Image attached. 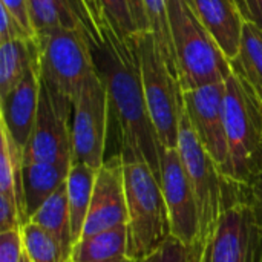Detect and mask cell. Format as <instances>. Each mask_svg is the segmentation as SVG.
<instances>
[{
  "mask_svg": "<svg viewBox=\"0 0 262 262\" xmlns=\"http://www.w3.org/2000/svg\"><path fill=\"white\" fill-rule=\"evenodd\" d=\"M88 40L95 72L107 91L123 163L147 164L161 183L163 146L147 111L134 37L120 35L104 17L98 34H88Z\"/></svg>",
  "mask_w": 262,
  "mask_h": 262,
  "instance_id": "obj_1",
  "label": "cell"
},
{
  "mask_svg": "<svg viewBox=\"0 0 262 262\" xmlns=\"http://www.w3.org/2000/svg\"><path fill=\"white\" fill-rule=\"evenodd\" d=\"M177 75L183 91L223 83L232 63L201 21L192 0H167Z\"/></svg>",
  "mask_w": 262,
  "mask_h": 262,
  "instance_id": "obj_2",
  "label": "cell"
},
{
  "mask_svg": "<svg viewBox=\"0 0 262 262\" xmlns=\"http://www.w3.org/2000/svg\"><path fill=\"white\" fill-rule=\"evenodd\" d=\"M226 178L247 186L262 173V109L247 83L232 71L226 78Z\"/></svg>",
  "mask_w": 262,
  "mask_h": 262,
  "instance_id": "obj_3",
  "label": "cell"
},
{
  "mask_svg": "<svg viewBox=\"0 0 262 262\" xmlns=\"http://www.w3.org/2000/svg\"><path fill=\"white\" fill-rule=\"evenodd\" d=\"M127 198V252L132 261L157 250L172 236L160 180L144 163H123Z\"/></svg>",
  "mask_w": 262,
  "mask_h": 262,
  "instance_id": "obj_4",
  "label": "cell"
},
{
  "mask_svg": "<svg viewBox=\"0 0 262 262\" xmlns=\"http://www.w3.org/2000/svg\"><path fill=\"white\" fill-rule=\"evenodd\" d=\"M144 98L158 140L166 149L178 147L180 121L184 111L183 89L169 68L155 35L141 31L134 35Z\"/></svg>",
  "mask_w": 262,
  "mask_h": 262,
  "instance_id": "obj_5",
  "label": "cell"
},
{
  "mask_svg": "<svg viewBox=\"0 0 262 262\" xmlns=\"http://www.w3.org/2000/svg\"><path fill=\"white\" fill-rule=\"evenodd\" d=\"M177 149L195 195L200 216V241L206 246L230 203L233 183L226 178L218 163L200 143L186 111H183L180 121Z\"/></svg>",
  "mask_w": 262,
  "mask_h": 262,
  "instance_id": "obj_6",
  "label": "cell"
},
{
  "mask_svg": "<svg viewBox=\"0 0 262 262\" xmlns=\"http://www.w3.org/2000/svg\"><path fill=\"white\" fill-rule=\"evenodd\" d=\"M37 38L41 83L74 103L83 84L95 72L88 32L57 28Z\"/></svg>",
  "mask_w": 262,
  "mask_h": 262,
  "instance_id": "obj_7",
  "label": "cell"
},
{
  "mask_svg": "<svg viewBox=\"0 0 262 262\" xmlns=\"http://www.w3.org/2000/svg\"><path fill=\"white\" fill-rule=\"evenodd\" d=\"M203 258L206 262H262V229L247 201L244 184L233 183L230 203Z\"/></svg>",
  "mask_w": 262,
  "mask_h": 262,
  "instance_id": "obj_8",
  "label": "cell"
},
{
  "mask_svg": "<svg viewBox=\"0 0 262 262\" xmlns=\"http://www.w3.org/2000/svg\"><path fill=\"white\" fill-rule=\"evenodd\" d=\"M111 121L107 91L94 72L74 101L72 164H86L98 170L106 161V143Z\"/></svg>",
  "mask_w": 262,
  "mask_h": 262,
  "instance_id": "obj_9",
  "label": "cell"
},
{
  "mask_svg": "<svg viewBox=\"0 0 262 262\" xmlns=\"http://www.w3.org/2000/svg\"><path fill=\"white\" fill-rule=\"evenodd\" d=\"M72 101L54 94L41 83L37 118L23 152V164H72Z\"/></svg>",
  "mask_w": 262,
  "mask_h": 262,
  "instance_id": "obj_10",
  "label": "cell"
},
{
  "mask_svg": "<svg viewBox=\"0 0 262 262\" xmlns=\"http://www.w3.org/2000/svg\"><path fill=\"white\" fill-rule=\"evenodd\" d=\"M161 189L170 218L172 235L189 246L201 244L198 207L178 149L163 147Z\"/></svg>",
  "mask_w": 262,
  "mask_h": 262,
  "instance_id": "obj_11",
  "label": "cell"
},
{
  "mask_svg": "<svg viewBox=\"0 0 262 262\" xmlns=\"http://www.w3.org/2000/svg\"><path fill=\"white\" fill-rule=\"evenodd\" d=\"M183 100L184 111L200 143L218 166L223 167L227 161L224 81L192 91H183Z\"/></svg>",
  "mask_w": 262,
  "mask_h": 262,
  "instance_id": "obj_12",
  "label": "cell"
},
{
  "mask_svg": "<svg viewBox=\"0 0 262 262\" xmlns=\"http://www.w3.org/2000/svg\"><path fill=\"white\" fill-rule=\"evenodd\" d=\"M118 226H127L126 181L120 154L107 158L97 170L91 209L81 236H89Z\"/></svg>",
  "mask_w": 262,
  "mask_h": 262,
  "instance_id": "obj_13",
  "label": "cell"
},
{
  "mask_svg": "<svg viewBox=\"0 0 262 262\" xmlns=\"http://www.w3.org/2000/svg\"><path fill=\"white\" fill-rule=\"evenodd\" d=\"M40 91L41 78L37 61L20 80V83L0 98L2 126L8 130L21 152H25L35 124Z\"/></svg>",
  "mask_w": 262,
  "mask_h": 262,
  "instance_id": "obj_14",
  "label": "cell"
},
{
  "mask_svg": "<svg viewBox=\"0 0 262 262\" xmlns=\"http://www.w3.org/2000/svg\"><path fill=\"white\" fill-rule=\"evenodd\" d=\"M201 21L232 61L241 48L246 17L236 0H192Z\"/></svg>",
  "mask_w": 262,
  "mask_h": 262,
  "instance_id": "obj_15",
  "label": "cell"
},
{
  "mask_svg": "<svg viewBox=\"0 0 262 262\" xmlns=\"http://www.w3.org/2000/svg\"><path fill=\"white\" fill-rule=\"evenodd\" d=\"M31 23L37 35L64 28L94 32V25L83 0H28Z\"/></svg>",
  "mask_w": 262,
  "mask_h": 262,
  "instance_id": "obj_16",
  "label": "cell"
},
{
  "mask_svg": "<svg viewBox=\"0 0 262 262\" xmlns=\"http://www.w3.org/2000/svg\"><path fill=\"white\" fill-rule=\"evenodd\" d=\"M71 166L68 163L23 164V193L28 223L45 201L66 183Z\"/></svg>",
  "mask_w": 262,
  "mask_h": 262,
  "instance_id": "obj_17",
  "label": "cell"
},
{
  "mask_svg": "<svg viewBox=\"0 0 262 262\" xmlns=\"http://www.w3.org/2000/svg\"><path fill=\"white\" fill-rule=\"evenodd\" d=\"M29 223H34L46 230L58 244L64 262L71 261V253L75 243L72 236L66 183L45 201V204L32 215Z\"/></svg>",
  "mask_w": 262,
  "mask_h": 262,
  "instance_id": "obj_18",
  "label": "cell"
},
{
  "mask_svg": "<svg viewBox=\"0 0 262 262\" xmlns=\"http://www.w3.org/2000/svg\"><path fill=\"white\" fill-rule=\"evenodd\" d=\"M0 132V195L9 200L18 213L21 226H25L28 218L23 193V152L3 126Z\"/></svg>",
  "mask_w": 262,
  "mask_h": 262,
  "instance_id": "obj_19",
  "label": "cell"
},
{
  "mask_svg": "<svg viewBox=\"0 0 262 262\" xmlns=\"http://www.w3.org/2000/svg\"><path fill=\"white\" fill-rule=\"evenodd\" d=\"M38 61V38L0 41V98Z\"/></svg>",
  "mask_w": 262,
  "mask_h": 262,
  "instance_id": "obj_20",
  "label": "cell"
},
{
  "mask_svg": "<svg viewBox=\"0 0 262 262\" xmlns=\"http://www.w3.org/2000/svg\"><path fill=\"white\" fill-rule=\"evenodd\" d=\"M127 252V226H118L89 236H81L71 253L69 262H107Z\"/></svg>",
  "mask_w": 262,
  "mask_h": 262,
  "instance_id": "obj_21",
  "label": "cell"
},
{
  "mask_svg": "<svg viewBox=\"0 0 262 262\" xmlns=\"http://www.w3.org/2000/svg\"><path fill=\"white\" fill-rule=\"evenodd\" d=\"M236 72L250 88L262 109V29L246 21L238 55L230 61Z\"/></svg>",
  "mask_w": 262,
  "mask_h": 262,
  "instance_id": "obj_22",
  "label": "cell"
},
{
  "mask_svg": "<svg viewBox=\"0 0 262 262\" xmlns=\"http://www.w3.org/2000/svg\"><path fill=\"white\" fill-rule=\"evenodd\" d=\"M95 177H97V170L86 164L71 166L66 180V189H68V203H69L74 243H77L83 235L86 218L91 209Z\"/></svg>",
  "mask_w": 262,
  "mask_h": 262,
  "instance_id": "obj_23",
  "label": "cell"
},
{
  "mask_svg": "<svg viewBox=\"0 0 262 262\" xmlns=\"http://www.w3.org/2000/svg\"><path fill=\"white\" fill-rule=\"evenodd\" d=\"M141 2H143V8H144L146 17H147L149 31L155 35L169 68L177 75L173 45H172V35H170V28H169L167 0H141Z\"/></svg>",
  "mask_w": 262,
  "mask_h": 262,
  "instance_id": "obj_24",
  "label": "cell"
},
{
  "mask_svg": "<svg viewBox=\"0 0 262 262\" xmlns=\"http://www.w3.org/2000/svg\"><path fill=\"white\" fill-rule=\"evenodd\" d=\"M25 255L31 262H64L55 239L34 223L21 226Z\"/></svg>",
  "mask_w": 262,
  "mask_h": 262,
  "instance_id": "obj_25",
  "label": "cell"
},
{
  "mask_svg": "<svg viewBox=\"0 0 262 262\" xmlns=\"http://www.w3.org/2000/svg\"><path fill=\"white\" fill-rule=\"evenodd\" d=\"M204 247L203 244H184L172 235L157 250L134 262H201Z\"/></svg>",
  "mask_w": 262,
  "mask_h": 262,
  "instance_id": "obj_26",
  "label": "cell"
},
{
  "mask_svg": "<svg viewBox=\"0 0 262 262\" xmlns=\"http://www.w3.org/2000/svg\"><path fill=\"white\" fill-rule=\"evenodd\" d=\"M98 5L103 15L120 35L130 38L138 32L129 0H98Z\"/></svg>",
  "mask_w": 262,
  "mask_h": 262,
  "instance_id": "obj_27",
  "label": "cell"
},
{
  "mask_svg": "<svg viewBox=\"0 0 262 262\" xmlns=\"http://www.w3.org/2000/svg\"><path fill=\"white\" fill-rule=\"evenodd\" d=\"M37 35L31 32L14 14L0 5V41L9 40H35Z\"/></svg>",
  "mask_w": 262,
  "mask_h": 262,
  "instance_id": "obj_28",
  "label": "cell"
},
{
  "mask_svg": "<svg viewBox=\"0 0 262 262\" xmlns=\"http://www.w3.org/2000/svg\"><path fill=\"white\" fill-rule=\"evenodd\" d=\"M23 255L21 229L0 233V262H21Z\"/></svg>",
  "mask_w": 262,
  "mask_h": 262,
  "instance_id": "obj_29",
  "label": "cell"
},
{
  "mask_svg": "<svg viewBox=\"0 0 262 262\" xmlns=\"http://www.w3.org/2000/svg\"><path fill=\"white\" fill-rule=\"evenodd\" d=\"M20 229H21V223L15 207L9 203V200L0 195V233L20 230Z\"/></svg>",
  "mask_w": 262,
  "mask_h": 262,
  "instance_id": "obj_30",
  "label": "cell"
},
{
  "mask_svg": "<svg viewBox=\"0 0 262 262\" xmlns=\"http://www.w3.org/2000/svg\"><path fill=\"white\" fill-rule=\"evenodd\" d=\"M247 201L255 213V218L262 229V173H259L252 183L246 186Z\"/></svg>",
  "mask_w": 262,
  "mask_h": 262,
  "instance_id": "obj_31",
  "label": "cell"
},
{
  "mask_svg": "<svg viewBox=\"0 0 262 262\" xmlns=\"http://www.w3.org/2000/svg\"><path fill=\"white\" fill-rule=\"evenodd\" d=\"M0 5H3L11 14H14L31 32L35 34L32 23H31V15H29V3L28 0H0ZM37 35V34H35Z\"/></svg>",
  "mask_w": 262,
  "mask_h": 262,
  "instance_id": "obj_32",
  "label": "cell"
},
{
  "mask_svg": "<svg viewBox=\"0 0 262 262\" xmlns=\"http://www.w3.org/2000/svg\"><path fill=\"white\" fill-rule=\"evenodd\" d=\"M246 20L262 29V0H236Z\"/></svg>",
  "mask_w": 262,
  "mask_h": 262,
  "instance_id": "obj_33",
  "label": "cell"
},
{
  "mask_svg": "<svg viewBox=\"0 0 262 262\" xmlns=\"http://www.w3.org/2000/svg\"><path fill=\"white\" fill-rule=\"evenodd\" d=\"M83 2H84V6L88 9L89 17H91V21L94 25V32L91 35H95V34H98V26L104 21V15L101 12L98 0H83Z\"/></svg>",
  "mask_w": 262,
  "mask_h": 262,
  "instance_id": "obj_34",
  "label": "cell"
},
{
  "mask_svg": "<svg viewBox=\"0 0 262 262\" xmlns=\"http://www.w3.org/2000/svg\"><path fill=\"white\" fill-rule=\"evenodd\" d=\"M129 2H130V8H132V14H134V20H135L138 32L149 31V23H147V17L143 8V2L141 0H129Z\"/></svg>",
  "mask_w": 262,
  "mask_h": 262,
  "instance_id": "obj_35",
  "label": "cell"
},
{
  "mask_svg": "<svg viewBox=\"0 0 262 262\" xmlns=\"http://www.w3.org/2000/svg\"><path fill=\"white\" fill-rule=\"evenodd\" d=\"M107 262H134L130 258H127V256H121V258H117V259H112V261H107Z\"/></svg>",
  "mask_w": 262,
  "mask_h": 262,
  "instance_id": "obj_36",
  "label": "cell"
},
{
  "mask_svg": "<svg viewBox=\"0 0 262 262\" xmlns=\"http://www.w3.org/2000/svg\"><path fill=\"white\" fill-rule=\"evenodd\" d=\"M21 262H31V261L28 259V256H26V255H23V259H21Z\"/></svg>",
  "mask_w": 262,
  "mask_h": 262,
  "instance_id": "obj_37",
  "label": "cell"
},
{
  "mask_svg": "<svg viewBox=\"0 0 262 262\" xmlns=\"http://www.w3.org/2000/svg\"><path fill=\"white\" fill-rule=\"evenodd\" d=\"M203 256H204V255H203ZM201 262H206V261H204V258H203V259H201Z\"/></svg>",
  "mask_w": 262,
  "mask_h": 262,
  "instance_id": "obj_38",
  "label": "cell"
}]
</instances>
